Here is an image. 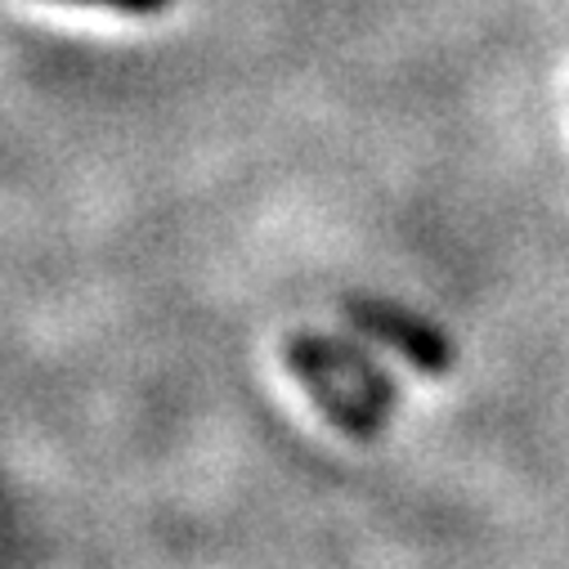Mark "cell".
Wrapping results in <instances>:
<instances>
[{"instance_id": "cell-2", "label": "cell", "mask_w": 569, "mask_h": 569, "mask_svg": "<svg viewBox=\"0 0 569 569\" xmlns=\"http://www.w3.org/2000/svg\"><path fill=\"white\" fill-rule=\"evenodd\" d=\"M346 319L381 341L386 350H395L399 359H408L417 372L426 377H445L453 368V341L436 328V323H426L421 315L395 306V301H381V297H350L346 301Z\"/></svg>"}, {"instance_id": "cell-3", "label": "cell", "mask_w": 569, "mask_h": 569, "mask_svg": "<svg viewBox=\"0 0 569 569\" xmlns=\"http://www.w3.org/2000/svg\"><path fill=\"white\" fill-rule=\"evenodd\" d=\"M59 6H86V10L130 14V19H153V14H162L171 6V0H59Z\"/></svg>"}, {"instance_id": "cell-1", "label": "cell", "mask_w": 569, "mask_h": 569, "mask_svg": "<svg viewBox=\"0 0 569 569\" xmlns=\"http://www.w3.org/2000/svg\"><path fill=\"white\" fill-rule=\"evenodd\" d=\"M282 359H288V368L297 372V381L306 386V395L315 399V408L337 426V431H346L350 440H377L381 436V421L386 412H377L363 390L346 377V368L328 355L323 337L315 332H301L292 337L288 346H282Z\"/></svg>"}]
</instances>
